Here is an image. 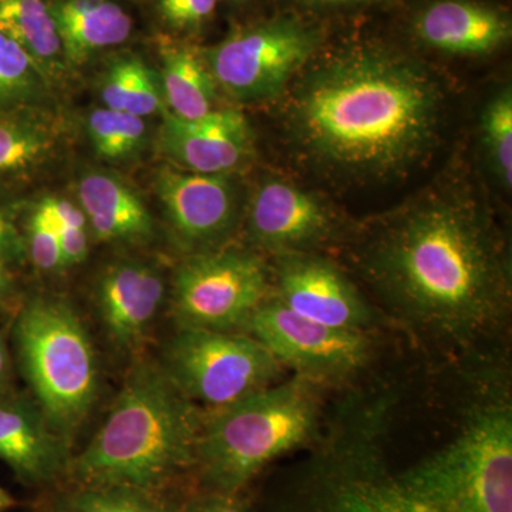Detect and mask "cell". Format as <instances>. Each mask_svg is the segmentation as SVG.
<instances>
[{
	"mask_svg": "<svg viewBox=\"0 0 512 512\" xmlns=\"http://www.w3.org/2000/svg\"><path fill=\"white\" fill-rule=\"evenodd\" d=\"M511 387L504 356L457 365L451 396L406 463L397 382L353 387L325 413L293 511L512 512Z\"/></svg>",
	"mask_w": 512,
	"mask_h": 512,
	"instance_id": "1",
	"label": "cell"
},
{
	"mask_svg": "<svg viewBox=\"0 0 512 512\" xmlns=\"http://www.w3.org/2000/svg\"><path fill=\"white\" fill-rule=\"evenodd\" d=\"M382 315L453 360L498 352L512 302L511 258L490 208L460 181L434 183L350 241Z\"/></svg>",
	"mask_w": 512,
	"mask_h": 512,
	"instance_id": "2",
	"label": "cell"
},
{
	"mask_svg": "<svg viewBox=\"0 0 512 512\" xmlns=\"http://www.w3.org/2000/svg\"><path fill=\"white\" fill-rule=\"evenodd\" d=\"M282 99L295 156L348 185L412 174L439 147L447 114L446 92L429 66L373 40L322 47Z\"/></svg>",
	"mask_w": 512,
	"mask_h": 512,
	"instance_id": "3",
	"label": "cell"
},
{
	"mask_svg": "<svg viewBox=\"0 0 512 512\" xmlns=\"http://www.w3.org/2000/svg\"><path fill=\"white\" fill-rule=\"evenodd\" d=\"M205 414L163 366L137 363L96 436L70 461L76 485H126L163 493L195 468Z\"/></svg>",
	"mask_w": 512,
	"mask_h": 512,
	"instance_id": "4",
	"label": "cell"
},
{
	"mask_svg": "<svg viewBox=\"0 0 512 512\" xmlns=\"http://www.w3.org/2000/svg\"><path fill=\"white\" fill-rule=\"evenodd\" d=\"M322 390L292 376L205 414L195 458L204 491L242 493L272 461L311 446L325 419Z\"/></svg>",
	"mask_w": 512,
	"mask_h": 512,
	"instance_id": "5",
	"label": "cell"
},
{
	"mask_svg": "<svg viewBox=\"0 0 512 512\" xmlns=\"http://www.w3.org/2000/svg\"><path fill=\"white\" fill-rule=\"evenodd\" d=\"M13 342L36 403L72 441L100 390L99 359L82 319L64 299L36 296L19 312Z\"/></svg>",
	"mask_w": 512,
	"mask_h": 512,
	"instance_id": "6",
	"label": "cell"
},
{
	"mask_svg": "<svg viewBox=\"0 0 512 512\" xmlns=\"http://www.w3.org/2000/svg\"><path fill=\"white\" fill-rule=\"evenodd\" d=\"M322 45L319 25L281 15L232 30L201 53L218 89L242 103H256L281 99Z\"/></svg>",
	"mask_w": 512,
	"mask_h": 512,
	"instance_id": "7",
	"label": "cell"
},
{
	"mask_svg": "<svg viewBox=\"0 0 512 512\" xmlns=\"http://www.w3.org/2000/svg\"><path fill=\"white\" fill-rule=\"evenodd\" d=\"M167 375L194 404L212 412L278 383L285 369L248 333L184 329L168 343Z\"/></svg>",
	"mask_w": 512,
	"mask_h": 512,
	"instance_id": "8",
	"label": "cell"
},
{
	"mask_svg": "<svg viewBox=\"0 0 512 512\" xmlns=\"http://www.w3.org/2000/svg\"><path fill=\"white\" fill-rule=\"evenodd\" d=\"M271 295V266L259 252L221 247L181 262L173 311L180 328L238 332Z\"/></svg>",
	"mask_w": 512,
	"mask_h": 512,
	"instance_id": "9",
	"label": "cell"
},
{
	"mask_svg": "<svg viewBox=\"0 0 512 512\" xmlns=\"http://www.w3.org/2000/svg\"><path fill=\"white\" fill-rule=\"evenodd\" d=\"M245 333L261 342L292 375L322 387H352L376 356L373 333L313 322L274 295L248 320Z\"/></svg>",
	"mask_w": 512,
	"mask_h": 512,
	"instance_id": "10",
	"label": "cell"
},
{
	"mask_svg": "<svg viewBox=\"0 0 512 512\" xmlns=\"http://www.w3.org/2000/svg\"><path fill=\"white\" fill-rule=\"evenodd\" d=\"M272 295L303 318L330 328L373 333L382 313L348 272L322 252L274 256Z\"/></svg>",
	"mask_w": 512,
	"mask_h": 512,
	"instance_id": "11",
	"label": "cell"
},
{
	"mask_svg": "<svg viewBox=\"0 0 512 512\" xmlns=\"http://www.w3.org/2000/svg\"><path fill=\"white\" fill-rule=\"evenodd\" d=\"M247 235L256 252L274 258L320 252L345 238V225L322 195L284 178H268L249 200Z\"/></svg>",
	"mask_w": 512,
	"mask_h": 512,
	"instance_id": "12",
	"label": "cell"
},
{
	"mask_svg": "<svg viewBox=\"0 0 512 512\" xmlns=\"http://www.w3.org/2000/svg\"><path fill=\"white\" fill-rule=\"evenodd\" d=\"M156 191L178 244L190 255L221 248L237 227L239 195L231 175L163 167Z\"/></svg>",
	"mask_w": 512,
	"mask_h": 512,
	"instance_id": "13",
	"label": "cell"
},
{
	"mask_svg": "<svg viewBox=\"0 0 512 512\" xmlns=\"http://www.w3.org/2000/svg\"><path fill=\"white\" fill-rule=\"evenodd\" d=\"M157 141L165 156L192 173L231 175L254 154L251 127L235 109H217L198 120L167 111Z\"/></svg>",
	"mask_w": 512,
	"mask_h": 512,
	"instance_id": "14",
	"label": "cell"
},
{
	"mask_svg": "<svg viewBox=\"0 0 512 512\" xmlns=\"http://www.w3.org/2000/svg\"><path fill=\"white\" fill-rule=\"evenodd\" d=\"M70 443L36 400L13 393L0 397V460L22 483L39 487L66 476Z\"/></svg>",
	"mask_w": 512,
	"mask_h": 512,
	"instance_id": "15",
	"label": "cell"
},
{
	"mask_svg": "<svg viewBox=\"0 0 512 512\" xmlns=\"http://www.w3.org/2000/svg\"><path fill=\"white\" fill-rule=\"evenodd\" d=\"M417 42L434 52L457 57H484L511 42L507 10L483 0H430L412 22Z\"/></svg>",
	"mask_w": 512,
	"mask_h": 512,
	"instance_id": "16",
	"label": "cell"
},
{
	"mask_svg": "<svg viewBox=\"0 0 512 512\" xmlns=\"http://www.w3.org/2000/svg\"><path fill=\"white\" fill-rule=\"evenodd\" d=\"M165 298L163 276L140 261L111 265L97 284L100 319L114 345L136 349L146 339Z\"/></svg>",
	"mask_w": 512,
	"mask_h": 512,
	"instance_id": "17",
	"label": "cell"
},
{
	"mask_svg": "<svg viewBox=\"0 0 512 512\" xmlns=\"http://www.w3.org/2000/svg\"><path fill=\"white\" fill-rule=\"evenodd\" d=\"M66 67L126 42L133 18L114 0H50Z\"/></svg>",
	"mask_w": 512,
	"mask_h": 512,
	"instance_id": "18",
	"label": "cell"
},
{
	"mask_svg": "<svg viewBox=\"0 0 512 512\" xmlns=\"http://www.w3.org/2000/svg\"><path fill=\"white\" fill-rule=\"evenodd\" d=\"M77 195L87 224L100 241L140 242L153 235L154 222L146 205L116 175H84Z\"/></svg>",
	"mask_w": 512,
	"mask_h": 512,
	"instance_id": "19",
	"label": "cell"
},
{
	"mask_svg": "<svg viewBox=\"0 0 512 512\" xmlns=\"http://www.w3.org/2000/svg\"><path fill=\"white\" fill-rule=\"evenodd\" d=\"M163 97L168 113L183 120H198L217 110V83L201 50L163 39Z\"/></svg>",
	"mask_w": 512,
	"mask_h": 512,
	"instance_id": "20",
	"label": "cell"
},
{
	"mask_svg": "<svg viewBox=\"0 0 512 512\" xmlns=\"http://www.w3.org/2000/svg\"><path fill=\"white\" fill-rule=\"evenodd\" d=\"M0 33L32 59L46 80L66 67L50 0H0Z\"/></svg>",
	"mask_w": 512,
	"mask_h": 512,
	"instance_id": "21",
	"label": "cell"
},
{
	"mask_svg": "<svg viewBox=\"0 0 512 512\" xmlns=\"http://www.w3.org/2000/svg\"><path fill=\"white\" fill-rule=\"evenodd\" d=\"M104 107L143 117L167 113L156 74L141 57L121 56L110 64L100 84Z\"/></svg>",
	"mask_w": 512,
	"mask_h": 512,
	"instance_id": "22",
	"label": "cell"
},
{
	"mask_svg": "<svg viewBox=\"0 0 512 512\" xmlns=\"http://www.w3.org/2000/svg\"><path fill=\"white\" fill-rule=\"evenodd\" d=\"M56 144V134L45 120L23 113H0V177L18 175L45 161Z\"/></svg>",
	"mask_w": 512,
	"mask_h": 512,
	"instance_id": "23",
	"label": "cell"
},
{
	"mask_svg": "<svg viewBox=\"0 0 512 512\" xmlns=\"http://www.w3.org/2000/svg\"><path fill=\"white\" fill-rule=\"evenodd\" d=\"M50 512H181L163 493L126 485H76L57 495Z\"/></svg>",
	"mask_w": 512,
	"mask_h": 512,
	"instance_id": "24",
	"label": "cell"
},
{
	"mask_svg": "<svg viewBox=\"0 0 512 512\" xmlns=\"http://www.w3.org/2000/svg\"><path fill=\"white\" fill-rule=\"evenodd\" d=\"M480 136L490 170L505 191L512 185V90L501 87L485 103Z\"/></svg>",
	"mask_w": 512,
	"mask_h": 512,
	"instance_id": "25",
	"label": "cell"
},
{
	"mask_svg": "<svg viewBox=\"0 0 512 512\" xmlns=\"http://www.w3.org/2000/svg\"><path fill=\"white\" fill-rule=\"evenodd\" d=\"M87 133L94 150L110 161L136 156L147 138L146 120L123 111L101 107L90 113Z\"/></svg>",
	"mask_w": 512,
	"mask_h": 512,
	"instance_id": "26",
	"label": "cell"
},
{
	"mask_svg": "<svg viewBox=\"0 0 512 512\" xmlns=\"http://www.w3.org/2000/svg\"><path fill=\"white\" fill-rule=\"evenodd\" d=\"M45 86L46 79L32 59L0 33V107L8 109L35 99Z\"/></svg>",
	"mask_w": 512,
	"mask_h": 512,
	"instance_id": "27",
	"label": "cell"
},
{
	"mask_svg": "<svg viewBox=\"0 0 512 512\" xmlns=\"http://www.w3.org/2000/svg\"><path fill=\"white\" fill-rule=\"evenodd\" d=\"M25 241L28 256L40 271L56 272L64 268L59 234L39 202L30 214Z\"/></svg>",
	"mask_w": 512,
	"mask_h": 512,
	"instance_id": "28",
	"label": "cell"
},
{
	"mask_svg": "<svg viewBox=\"0 0 512 512\" xmlns=\"http://www.w3.org/2000/svg\"><path fill=\"white\" fill-rule=\"evenodd\" d=\"M218 0H158L160 18L168 29L181 35H198L215 16Z\"/></svg>",
	"mask_w": 512,
	"mask_h": 512,
	"instance_id": "29",
	"label": "cell"
},
{
	"mask_svg": "<svg viewBox=\"0 0 512 512\" xmlns=\"http://www.w3.org/2000/svg\"><path fill=\"white\" fill-rule=\"evenodd\" d=\"M28 256L25 235L16 227L12 215L0 207V264H20Z\"/></svg>",
	"mask_w": 512,
	"mask_h": 512,
	"instance_id": "30",
	"label": "cell"
},
{
	"mask_svg": "<svg viewBox=\"0 0 512 512\" xmlns=\"http://www.w3.org/2000/svg\"><path fill=\"white\" fill-rule=\"evenodd\" d=\"M181 512H249V505L242 493L202 491L188 501Z\"/></svg>",
	"mask_w": 512,
	"mask_h": 512,
	"instance_id": "31",
	"label": "cell"
},
{
	"mask_svg": "<svg viewBox=\"0 0 512 512\" xmlns=\"http://www.w3.org/2000/svg\"><path fill=\"white\" fill-rule=\"evenodd\" d=\"M291 2L303 9L336 10L375 5V3H382L384 0H291Z\"/></svg>",
	"mask_w": 512,
	"mask_h": 512,
	"instance_id": "32",
	"label": "cell"
},
{
	"mask_svg": "<svg viewBox=\"0 0 512 512\" xmlns=\"http://www.w3.org/2000/svg\"><path fill=\"white\" fill-rule=\"evenodd\" d=\"M12 359H10L8 332L0 329V397L12 393Z\"/></svg>",
	"mask_w": 512,
	"mask_h": 512,
	"instance_id": "33",
	"label": "cell"
},
{
	"mask_svg": "<svg viewBox=\"0 0 512 512\" xmlns=\"http://www.w3.org/2000/svg\"><path fill=\"white\" fill-rule=\"evenodd\" d=\"M16 500L0 485V512L9 511L10 508L15 507Z\"/></svg>",
	"mask_w": 512,
	"mask_h": 512,
	"instance_id": "34",
	"label": "cell"
},
{
	"mask_svg": "<svg viewBox=\"0 0 512 512\" xmlns=\"http://www.w3.org/2000/svg\"><path fill=\"white\" fill-rule=\"evenodd\" d=\"M10 272L8 266L0 264V288L6 289L9 291L10 289Z\"/></svg>",
	"mask_w": 512,
	"mask_h": 512,
	"instance_id": "35",
	"label": "cell"
},
{
	"mask_svg": "<svg viewBox=\"0 0 512 512\" xmlns=\"http://www.w3.org/2000/svg\"><path fill=\"white\" fill-rule=\"evenodd\" d=\"M225 2H227L228 5L231 6H244L247 5L249 0H225Z\"/></svg>",
	"mask_w": 512,
	"mask_h": 512,
	"instance_id": "36",
	"label": "cell"
},
{
	"mask_svg": "<svg viewBox=\"0 0 512 512\" xmlns=\"http://www.w3.org/2000/svg\"><path fill=\"white\" fill-rule=\"evenodd\" d=\"M9 291H6V289L0 288V308H2L3 303H5L6 295H8Z\"/></svg>",
	"mask_w": 512,
	"mask_h": 512,
	"instance_id": "37",
	"label": "cell"
}]
</instances>
